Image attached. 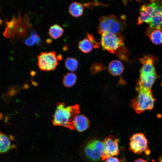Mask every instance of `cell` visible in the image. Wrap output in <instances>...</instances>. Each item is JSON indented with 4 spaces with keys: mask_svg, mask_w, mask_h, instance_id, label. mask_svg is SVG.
<instances>
[{
    "mask_svg": "<svg viewBox=\"0 0 162 162\" xmlns=\"http://www.w3.org/2000/svg\"><path fill=\"white\" fill-rule=\"evenodd\" d=\"M80 112V109L78 104L66 106L64 103H58L53 116V124L74 130L75 128V119Z\"/></svg>",
    "mask_w": 162,
    "mask_h": 162,
    "instance_id": "obj_1",
    "label": "cell"
},
{
    "mask_svg": "<svg viewBox=\"0 0 162 162\" xmlns=\"http://www.w3.org/2000/svg\"><path fill=\"white\" fill-rule=\"evenodd\" d=\"M136 90L137 94L130 102V106L137 114L146 110H151L154 106L155 99L151 89L145 87L139 80L137 81Z\"/></svg>",
    "mask_w": 162,
    "mask_h": 162,
    "instance_id": "obj_2",
    "label": "cell"
},
{
    "mask_svg": "<svg viewBox=\"0 0 162 162\" xmlns=\"http://www.w3.org/2000/svg\"><path fill=\"white\" fill-rule=\"evenodd\" d=\"M126 26L124 17L123 16L120 19L112 14L102 16L99 19L97 30L101 35L106 33L119 34Z\"/></svg>",
    "mask_w": 162,
    "mask_h": 162,
    "instance_id": "obj_3",
    "label": "cell"
},
{
    "mask_svg": "<svg viewBox=\"0 0 162 162\" xmlns=\"http://www.w3.org/2000/svg\"><path fill=\"white\" fill-rule=\"evenodd\" d=\"M142 66L140 70L139 80L145 87L151 89L158 76L154 66V58L152 56H145L140 59Z\"/></svg>",
    "mask_w": 162,
    "mask_h": 162,
    "instance_id": "obj_4",
    "label": "cell"
},
{
    "mask_svg": "<svg viewBox=\"0 0 162 162\" xmlns=\"http://www.w3.org/2000/svg\"><path fill=\"white\" fill-rule=\"evenodd\" d=\"M101 44L103 49L113 54L124 46V40L120 34L106 33L101 34Z\"/></svg>",
    "mask_w": 162,
    "mask_h": 162,
    "instance_id": "obj_5",
    "label": "cell"
},
{
    "mask_svg": "<svg viewBox=\"0 0 162 162\" xmlns=\"http://www.w3.org/2000/svg\"><path fill=\"white\" fill-rule=\"evenodd\" d=\"M38 65L42 70H54L58 64V59L54 51L41 52L37 56Z\"/></svg>",
    "mask_w": 162,
    "mask_h": 162,
    "instance_id": "obj_6",
    "label": "cell"
},
{
    "mask_svg": "<svg viewBox=\"0 0 162 162\" xmlns=\"http://www.w3.org/2000/svg\"><path fill=\"white\" fill-rule=\"evenodd\" d=\"M148 143L147 140L143 134L136 133L130 138L129 149L134 154H140L144 151L146 152Z\"/></svg>",
    "mask_w": 162,
    "mask_h": 162,
    "instance_id": "obj_7",
    "label": "cell"
},
{
    "mask_svg": "<svg viewBox=\"0 0 162 162\" xmlns=\"http://www.w3.org/2000/svg\"><path fill=\"white\" fill-rule=\"evenodd\" d=\"M103 142L98 140L89 141L85 148V153L88 158L94 161L98 160L104 153Z\"/></svg>",
    "mask_w": 162,
    "mask_h": 162,
    "instance_id": "obj_8",
    "label": "cell"
},
{
    "mask_svg": "<svg viewBox=\"0 0 162 162\" xmlns=\"http://www.w3.org/2000/svg\"><path fill=\"white\" fill-rule=\"evenodd\" d=\"M118 142V139L113 136H109L104 139L103 142L104 153L101 156L102 160L110 157L118 155L119 153Z\"/></svg>",
    "mask_w": 162,
    "mask_h": 162,
    "instance_id": "obj_9",
    "label": "cell"
},
{
    "mask_svg": "<svg viewBox=\"0 0 162 162\" xmlns=\"http://www.w3.org/2000/svg\"><path fill=\"white\" fill-rule=\"evenodd\" d=\"M154 10L152 4L149 2L143 4L140 9V15L138 19L137 24L140 25L144 22L149 24L152 20Z\"/></svg>",
    "mask_w": 162,
    "mask_h": 162,
    "instance_id": "obj_10",
    "label": "cell"
},
{
    "mask_svg": "<svg viewBox=\"0 0 162 162\" xmlns=\"http://www.w3.org/2000/svg\"><path fill=\"white\" fill-rule=\"evenodd\" d=\"M22 18L20 14L17 17L13 16L10 21H6L7 26L3 33V35L5 38L13 37L17 33Z\"/></svg>",
    "mask_w": 162,
    "mask_h": 162,
    "instance_id": "obj_11",
    "label": "cell"
},
{
    "mask_svg": "<svg viewBox=\"0 0 162 162\" xmlns=\"http://www.w3.org/2000/svg\"><path fill=\"white\" fill-rule=\"evenodd\" d=\"M146 34L154 44L159 45L162 43V28L158 29L149 27L147 29Z\"/></svg>",
    "mask_w": 162,
    "mask_h": 162,
    "instance_id": "obj_12",
    "label": "cell"
},
{
    "mask_svg": "<svg viewBox=\"0 0 162 162\" xmlns=\"http://www.w3.org/2000/svg\"><path fill=\"white\" fill-rule=\"evenodd\" d=\"M14 137L13 136H10L8 137L4 134L0 133V152L4 153L7 152L10 149L14 148L15 146L12 145L10 140H14Z\"/></svg>",
    "mask_w": 162,
    "mask_h": 162,
    "instance_id": "obj_13",
    "label": "cell"
},
{
    "mask_svg": "<svg viewBox=\"0 0 162 162\" xmlns=\"http://www.w3.org/2000/svg\"><path fill=\"white\" fill-rule=\"evenodd\" d=\"M89 122L88 119L83 115H78L74 121L75 128L79 132L86 130L89 127Z\"/></svg>",
    "mask_w": 162,
    "mask_h": 162,
    "instance_id": "obj_14",
    "label": "cell"
},
{
    "mask_svg": "<svg viewBox=\"0 0 162 162\" xmlns=\"http://www.w3.org/2000/svg\"><path fill=\"white\" fill-rule=\"evenodd\" d=\"M124 69V67L122 63L118 60H113L109 64V72L113 76L121 75L123 72Z\"/></svg>",
    "mask_w": 162,
    "mask_h": 162,
    "instance_id": "obj_15",
    "label": "cell"
},
{
    "mask_svg": "<svg viewBox=\"0 0 162 162\" xmlns=\"http://www.w3.org/2000/svg\"><path fill=\"white\" fill-rule=\"evenodd\" d=\"M84 8L82 4L77 2H74L70 4L69 8V14L72 16L77 17L83 14Z\"/></svg>",
    "mask_w": 162,
    "mask_h": 162,
    "instance_id": "obj_16",
    "label": "cell"
},
{
    "mask_svg": "<svg viewBox=\"0 0 162 162\" xmlns=\"http://www.w3.org/2000/svg\"><path fill=\"white\" fill-rule=\"evenodd\" d=\"M64 32V30L63 28L57 24L51 26L49 31L50 37L54 39H57L62 37Z\"/></svg>",
    "mask_w": 162,
    "mask_h": 162,
    "instance_id": "obj_17",
    "label": "cell"
},
{
    "mask_svg": "<svg viewBox=\"0 0 162 162\" xmlns=\"http://www.w3.org/2000/svg\"><path fill=\"white\" fill-rule=\"evenodd\" d=\"M78 47L82 52L85 53L90 52L94 47L92 43L86 37L79 42Z\"/></svg>",
    "mask_w": 162,
    "mask_h": 162,
    "instance_id": "obj_18",
    "label": "cell"
},
{
    "mask_svg": "<svg viewBox=\"0 0 162 162\" xmlns=\"http://www.w3.org/2000/svg\"><path fill=\"white\" fill-rule=\"evenodd\" d=\"M77 79L76 76L75 74L72 72L68 73L64 76L63 84L66 87H70L75 84Z\"/></svg>",
    "mask_w": 162,
    "mask_h": 162,
    "instance_id": "obj_19",
    "label": "cell"
},
{
    "mask_svg": "<svg viewBox=\"0 0 162 162\" xmlns=\"http://www.w3.org/2000/svg\"><path fill=\"white\" fill-rule=\"evenodd\" d=\"M65 68L71 72L76 71L78 68V62L77 60L74 58L68 57L64 62Z\"/></svg>",
    "mask_w": 162,
    "mask_h": 162,
    "instance_id": "obj_20",
    "label": "cell"
},
{
    "mask_svg": "<svg viewBox=\"0 0 162 162\" xmlns=\"http://www.w3.org/2000/svg\"><path fill=\"white\" fill-rule=\"evenodd\" d=\"M41 40L38 35L35 32L31 33L30 36L27 38L25 41V43L26 45L32 46L35 44L39 45L41 44Z\"/></svg>",
    "mask_w": 162,
    "mask_h": 162,
    "instance_id": "obj_21",
    "label": "cell"
},
{
    "mask_svg": "<svg viewBox=\"0 0 162 162\" xmlns=\"http://www.w3.org/2000/svg\"><path fill=\"white\" fill-rule=\"evenodd\" d=\"M106 67L102 63L96 62L93 64L90 69L91 73L93 74L106 69Z\"/></svg>",
    "mask_w": 162,
    "mask_h": 162,
    "instance_id": "obj_22",
    "label": "cell"
},
{
    "mask_svg": "<svg viewBox=\"0 0 162 162\" xmlns=\"http://www.w3.org/2000/svg\"><path fill=\"white\" fill-rule=\"evenodd\" d=\"M92 43L94 48H100V44L95 38L93 35L91 34L87 33L86 37Z\"/></svg>",
    "mask_w": 162,
    "mask_h": 162,
    "instance_id": "obj_23",
    "label": "cell"
},
{
    "mask_svg": "<svg viewBox=\"0 0 162 162\" xmlns=\"http://www.w3.org/2000/svg\"><path fill=\"white\" fill-rule=\"evenodd\" d=\"M105 162H121V161L117 158L112 156L106 158Z\"/></svg>",
    "mask_w": 162,
    "mask_h": 162,
    "instance_id": "obj_24",
    "label": "cell"
},
{
    "mask_svg": "<svg viewBox=\"0 0 162 162\" xmlns=\"http://www.w3.org/2000/svg\"><path fill=\"white\" fill-rule=\"evenodd\" d=\"M134 162H148L147 161L142 158H139L135 160Z\"/></svg>",
    "mask_w": 162,
    "mask_h": 162,
    "instance_id": "obj_25",
    "label": "cell"
},
{
    "mask_svg": "<svg viewBox=\"0 0 162 162\" xmlns=\"http://www.w3.org/2000/svg\"><path fill=\"white\" fill-rule=\"evenodd\" d=\"M158 162H162V154L159 156L158 158Z\"/></svg>",
    "mask_w": 162,
    "mask_h": 162,
    "instance_id": "obj_26",
    "label": "cell"
},
{
    "mask_svg": "<svg viewBox=\"0 0 162 162\" xmlns=\"http://www.w3.org/2000/svg\"><path fill=\"white\" fill-rule=\"evenodd\" d=\"M57 57L58 60H61L62 58V56L61 54L58 55Z\"/></svg>",
    "mask_w": 162,
    "mask_h": 162,
    "instance_id": "obj_27",
    "label": "cell"
},
{
    "mask_svg": "<svg viewBox=\"0 0 162 162\" xmlns=\"http://www.w3.org/2000/svg\"><path fill=\"white\" fill-rule=\"evenodd\" d=\"M123 3L125 5L127 4V0H122Z\"/></svg>",
    "mask_w": 162,
    "mask_h": 162,
    "instance_id": "obj_28",
    "label": "cell"
},
{
    "mask_svg": "<svg viewBox=\"0 0 162 162\" xmlns=\"http://www.w3.org/2000/svg\"><path fill=\"white\" fill-rule=\"evenodd\" d=\"M121 162H127L126 160L124 159H120Z\"/></svg>",
    "mask_w": 162,
    "mask_h": 162,
    "instance_id": "obj_29",
    "label": "cell"
},
{
    "mask_svg": "<svg viewBox=\"0 0 162 162\" xmlns=\"http://www.w3.org/2000/svg\"><path fill=\"white\" fill-rule=\"evenodd\" d=\"M136 0L137 1L140 2V1H141L142 0Z\"/></svg>",
    "mask_w": 162,
    "mask_h": 162,
    "instance_id": "obj_30",
    "label": "cell"
}]
</instances>
